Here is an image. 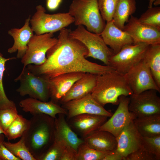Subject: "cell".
Here are the masks:
<instances>
[{
  "label": "cell",
  "mask_w": 160,
  "mask_h": 160,
  "mask_svg": "<svg viewBox=\"0 0 160 160\" xmlns=\"http://www.w3.org/2000/svg\"><path fill=\"white\" fill-rule=\"evenodd\" d=\"M71 30L64 28L60 31L57 42L47 51L45 62L40 65L26 66L34 74L49 79L64 73L81 72L96 75L115 71L112 67L103 65L87 60L86 46L69 35Z\"/></svg>",
  "instance_id": "obj_1"
},
{
  "label": "cell",
  "mask_w": 160,
  "mask_h": 160,
  "mask_svg": "<svg viewBox=\"0 0 160 160\" xmlns=\"http://www.w3.org/2000/svg\"><path fill=\"white\" fill-rule=\"evenodd\" d=\"M23 135L26 145L36 160L48 148L55 139L54 118L39 114L33 115Z\"/></svg>",
  "instance_id": "obj_2"
},
{
  "label": "cell",
  "mask_w": 160,
  "mask_h": 160,
  "mask_svg": "<svg viewBox=\"0 0 160 160\" xmlns=\"http://www.w3.org/2000/svg\"><path fill=\"white\" fill-rule=\"evenodd\" d=\"M133 93L124 75L115 70L97 75L96 85L91 94L104 107L108 103L118 105L120 96H129Z\"/></svg>",
  "instance_id": "obj_3"
},
{
  "label": "cell",
  "mask_w": 160,
  "mask_h": 160,
  "mask_svg": "<svg viewBox=\"0 0 160 160\" xmlns=\"http://www.w3.org/2000/svg\"><path fill=\"white\" fill-rule=\"evenodd\" d=\"M68 12L74 18L75 25L85 26L90 32L100 35L105 25L98 0H73Z\"/></svg>",
  "instance_id": "obj_4"
},
{
  "label": "cell",
  "mask_w": 160,
  "mask_h": 160,
  "mask_svg": "<svg viewBox=\"0 0 160 160\" xmlns=\"http://www.w3.org/2000/svg\"><path fill=\"white\" fill-rule=\"evenodd\" d=\"M36 9L30 22L32 30L36 35L54 33L74 23V18L68 12L48 14L41 5L37 6Z\"/></svg>",
  "instance_id": "obj_5"
},
{
  "label": "cell",
  "mask_w": 160,
  "mask_h": 160,
  "mask_svg": "<svg viewBox=\"0 0 160 160\" xmlns=\"http://www.w3.org/2000/svg\"><path fill=\"white\" fill-rule=\"evenodd\" d=\"M69 35L82 42L88 49L86 57H92L109 66L110 58L114 54L112 50L105 43L100 35L90 32L82 25L77 26L74 30H70Z\"/></svg>",
  "instance_id": "obj_6"
},
{
  "label": "cell",
  "mask_w": 160,
  "mask_h": 160,
  "mask_svg": "<svg viewBox=\"0 0 160 160\" xmlns=\"http://www.w3.org/2000/svg\"><path fill=\"white\" fill-rule=\"evenodd\" d=\"M15 81L20 82L16 91L21 96L28 95L30 97L43 101H48L50 98L49 79L34 74L26 66L23 69Z\"/></svg>",
  "instance_id": "obj_7"
},
{
  "label": "cell",
  "mask_w": 160,
  "mask_h": 160,
  "mask_svg": "<svg viewBox=\"0 0 160 160\" xmlns=\"http://www.w3.org/2000/svg\"><path fill=\"white\" fill-rule=\"evenodd\" d=\"M148 46L144 43L125 46L110 58L109 66L118 72L125 74L143 59Z\"/></svg>",
  "instance_id": "obj_8"
},
{
  "label": "cell",
  "mask_w": 160,
  "mask_h": 160,
  "mask_svg": "<svg viewBox=\"0 0 160 160\" xmlns=\"http://www.w3.org/2000/svg\"><path fill=\"white\" fill-rule=\"evenodd\" d=\"M53 33L33 35L28 44L26 52L21 60V63L24 65L23 69L29 64L40 65L45 62L47 51L57 41V38L53 37Z\"/></svg>",
  "instance_id": "obj_9"
},
{
  "label": "cell",
  "mask_w": 160,
  "mask_h": 160,
  "mask_svg": "<svg viewBox=\"0 0 160 160\" xmlns=\"http://www.w3.org/2000/svg\"><path fill=\"white\" fill-rule=\"evenodd\" d=\"M133 93L138 94L143 91L154 89L160 92L150 69L143 59L124 74Z\"/></svg>",
  "instance_id": "obj_10"
},
{
  "label": "cell",
  "mask_w": 160,
  "mask_h": 160,
  "mask_svg": "<svg viewBox=\"0 0 160 160\" xmlns=\"http://www.w3.org/2000/svg\"><path fill=\"white\" fill-rule=\"evenodd\" d=\"M154 89L143 91L129 96V110L137 117L160 114V98Z\"/></svg>",
  "instance_id": "obj_11"
},
{
  "label": "cell",
  "mask_w": 160,
  "mask_h": 160,
  "mask_svg": "<svg viewBox=\"0 0 160 160\" xmlns=\"http://www.w3.org/2000/svg\"><path fill=\"white\" fill-rule=\"evenodd\" d=\"M127 97L122 95L119 97L116 110L98 130L108 131L116 137L123 128L137 117L129 110V98Z\"/></svg>",
  "instance_id": "obj_12"
},
{
  "label": "cell",
  "mask_w": 160,
  "mask_h": 160,
  "mask_svg": "<svg viewBox=\"0 0 160 160\" xmlns=\"http://www.w3.org/2000/svg\"><path fill=\"white\" fill-rule=\"evenodd\" d=\"M67 112V120L76 116L89 114L110 117L112 113L106 110L93 98L91 93L62 104Z\"/></svg>",
  "instance_id": "obj_13"
},
{
  "label": "cell",
  "mask_w": 160,
  "mask_h": 160,
  "mask_svg": "<svg viewBox=\"0 0 160 160\" xmlns=\"http://www.w3.org/2000/svg\"><path fill=\"white\" fill-rule=\"evenodd\" d=\"M123 30L132 37L133 44H160V30L141 23L137 18L132 15L130 16Z\"/></svg>",
  "instance_id": "obj_14"
},
{
  "label": "cell",
  "mask_w": 160,
  "mask_h": 160,
  "mask_svg": "<svg viewBox=\"0 0 160 160\" xmlns=\"http://www.w3.org/2000/svg\"><path fill=\"white\" fill-rule=\"evenodd\" d=\"M116 151L124 158L141 148L142 137L139 133L133 121L128 124L116 137Z\"/></svg>",
  "instance_id": "obj_15"
},
{
  "label": "cell",
  "mask_w": 160,
  "mask_h": 160,
  "mask_svg": "<svg viewBox=\"0 0 160 160\" xmlns=\"http://www.w3.org/2000/svg\"><path fill=\"white\" fill-rule=\"evenodd\" d=\"M85 73L77 72L63 74L49 79L51 100L57 104L73 84Z\"/></svg>",
  "instance_id": "obj_16"
},
{
  "label": "cell",
  "mask_w": 160,
  "mask_h": 160,
  "mask_svg": "<svg viewBox=\"0 0 160 160\" xmlns=\"http://www.w3.org/2000/svg\"><path fill=\"white\" fill-rule=\"evenodd\" d=\"M108 117L103 116L83 114L74 116L68 120L72 129L83 138L98 130L107 120Z\"/></svg>",
  "instance_id": "obj_17"
},
{
  "label": "cell",
  "mask_w": 160,
  "mask_h": 160,
  "mask_svg": "<svg viewBox=\"0 0 160 160\" xmlns=\"http://www.w3.org/2000/svg\"><path fill=\"white\" fill-rule=\"evenodd\" d=\"M100 35L105 44L112 50L114 54L118 52L125 46L133 44V40L130 36L117 27L112 20L106 22Z\"/></svg>",
  "instance_id": "obj_18"
},
{
  "label": "cell",
  "mask_w": 160,
  "mask_h": 160,
  "mask_svg": "<svg viewBox=\"0 0 160 160\" xmlns=\"http://www.w3.org/2000/svg\"><path fill=\"white\" fill-rule=\"evenodd\" d=\"M19 105L23 111L32 115L43 114L55 119L59 113L66 115L67 113L62 106L51 100L43 101L30 97L20 101Z\"/></svg>",
  "instance_id": "obj_19"
},
{
  "label": "cell",
  "mask_w": 160,
  "mask_h": 160,
  "mask_svg": "<svg viewBox=\"0 0 160 160\" xmlns=\"http://www.w3.org/2000/svg\"><path fill=\"white\" fill-rule=\"evenodd\" d=\"M30 16L27 18L23 26L20 28H13L9 30L8 34L12 37L14 43L8 49V52L11 54L17 52L16 58L22 59L27 49L28 44L33 34L30 25Z\"/></svg>",
  "instance_id": "obj_20"
},
{
  "label": "cell",
  "mask_w": 160,
  "mask_h": 160,
  "mask_svg": "<svg viewBox=\"0 0 160 160\" xmlns=\"http://www.w3.org/2000/svg\"><path fill=\"white\" fill-rule=\"evenodd\" d=\"M54 119L55 140L71 146L77 151L79 145L84 142L73 130L65 119V114L59 113Z\"/></svg>",
  "instance_id": "obj_21"
},
{
  "label": "cell",
  "mask_w": 160,
  "mask_h": 160,
  "mask_svg": "<svg viewBox=\"0 0 160 160\" xmlns=\"http://www.w3.org/2000/svg\"><path fill=\"white\" fill-rule=\"evenodd\" d=\"M97 75L85 73L72 86L60 102L63 104L71 100L81 98L92 92L95 87Z\"/></svg>",
  "instance_id": "obj_22"
},
{
  "label": "cell",
  "mask_w": 160,
  "mask_h": 160,
  "mask_svg": "<svg viewBox=\"0 0 160 160\" xmlns=\"http://www.w3.org/2000/svg\"><path fill=\"white\" fill-rule=\"evenodd\" d=\"M89 147L102 152H109L116 150V137L110 132L97 130L82 139Z\"/></svg>",
  "instance_id": "obj_23"
},
{
  "label": "cell",
  "mask_w": 160,
  "mask_h": 160,
  "mask_svg": "<svg viewBox=\"0 0 160 160\" xmlns=\"http://www.w3.org/2000/svg\"><path fill=\"white\" fill-rule=\"evenodd\" d=\"M137 130L143 137L160 135V114L137 117L133 121Z\"/></svg>",
  "instance_id": "obj_24"
},
{
  "label": "cell",
  "mask_w": 160,
  "mask_h": 160,
  "mask_svg": "<svg viewBox=\"0 0 160 160\" xmlns=\"http://www.w3.org/2000/svg\"><path fill=\"white\" fill-rule=\"evenodd\" d=\"M136 10L135 0H119L112 19L114 24L119 29L123 30L125 23L128 22L129 17Z\"/></svg>",
  "instance_id": "obj_25"
},
{
  "label": "cell",
  "mask_w": 160,
  "mask_h": 160,
  "mask_svg": "<svg viewBox=\"0 0 160 160\" xmlns=\"http://www.w3.org/2000/svg\"><path fill=\"white\" fill-rule=\"evenodd\" d=\"M143 59L148 64L156 84L160 88V44L149 45Z\"/></svg>",
  "instance_id": "obj_26"
},
{
  "label": "cell",
  "mask_w": 160,
  "mask_h": 160,
  "mask_svg": "<svg viewBox=\"0 0 160 160\" xmlns=\"http://www.w3.org/2000/svg\"><path fill=\"white\" fill-rule=\"evenodd\" d=\"M29 120L18 114L17 116L5 131L4 135L8 140L22 137L28 129Z\"/></svg>",
  "instance_id": "obj_27"
},
{
  "label": "cell",
  "mask_w": 160,
  "mask_h": 160,
  "mask_svg": "<svg viewBox=\"0 0 160 160\" xmlns=\"http://www.w3.org/2000/svg\"><path fill=\"white\" fill-rule=\"evenodd\" d=\"M3 143L9 151L20 160H36L26 146L23 136L15 143L5 141Z\"/></svg>",
  "instance_id": "obj_28"
},
{
  "label": "cell",
  "mask_w": 160,
  "mask_h": 160,
  "mask_svg": "<svg viewBox=\"0 0 160 160\" xmlns=\"http://www.w3.org/2000/svg\"><path fill=\"white\" fill-rule=\"evenodd\" d=\"M16 58L15 57L5 58L0 52V110L16 106L14 102L9 100L7 97L4 91L2 80L6 62Z\"/></svg>",
  "instance_id": "obj_29"
},
{
  "label": "cell",
  "mask_w": 160,
  "mask_h": 160,
  "mask_svg": "<svg viewBox=\"0 0 160 160\" xmlns=\"http://www.w3.org/2000/svg\"><path fill=\"white\" fill-rule=\"evenodd\" d=\"M109 152H102L92 148L84 141L78 147L77 160H102Z\"/></svg>",
  "instance_id": "obj_30"
},
{
  "label": "cell",
  "mask_w": 160,
  "mask_h": 160,
  "mask_svg": "<svg viewBox=\"0 0 160 160\" xmlns=\"http://www.w3.org/2000/svg\"><path fill=\"white\" fill-rule=\"evenodd\" d=\"M138 19L141 23L160 30V7L148 8Z\"/></svg>",
  "instance_id": "obj_31"
},
{
  "label": "cell",
  "mask_w": 160,
  "mask_h": 160,
  "mask_svg": "<svg viewBox=\"0 0 160 160\" xmlns=\"http://www.w3.org/2000/svg\"><path fill=\"white\" fill-rule=\"evenodd\" d=\"M66 146L62 142L54 139L53 143L37 160H60Z\"/></svg>",
  "instance_id": "obj_32"
},
{
  "label": "cell",
  "mask_w": 160,
  "mask_h": 160,
  "mask_svg": "<svg viewBox=\"0 0 160 160\" xmlns=\"http://www.w3.org/2000/svg\"><path fill=\"white\" fill-rule=\"evenodd\" d=\"M119 0H98L99 9L101 15L106 22L112 20Z\"/></svg>",
  "instance_id": "obj_33"
},
{
  "label": "cell",
  "mask_w": 160,
  "mask_h": 160,
  "mask_svg": "<svg viewBox=\"0 0 160 160\" xmlns=\"http://www.w3.org/2000/svg\"><path fill=\"white\" fill-rule=\"evenodd\" d=\"M141 148L155 155L160 160V135L152 137H143Z\"/></svg>",
  "instance_id": "obj_34"
},
{
  "label": "cell",
  "mask_w": 160,
  "mask_h": 160,
  "mask_svg": "<svg viewBox=\"0 0 160 160\" xmlns=\"http://www.w3.org/2000/svg\"><path fill=\"white\" fill-rule=\"evenodd\" d=\"M18 115L16 106L0 110V125L5 132Z\"/></svg>",
  "instance_id": "obj_35"
},
{
  "label": "cell",
  "mask_w": 160,
  "mask_h": 160,
  "mask_svg": "<svg viewBox=\"0 0 160 160\" xmlns=\"http://www.w3.org/2000/svg\"><path fill=\"white\" fill-rule=\"evenodd\" d=\"M125 160H158L156 156L141 148L127 155Z\"/></svg>",
  "instance_id": "obj_36"
},
{
  "label": "cell",
  "mask_w": 160,
  "mask_h": 160,
  "mask_svg": "<svg viewBox=\"0 0 160 160\" xmlns=\"http://www.w3.org/2000/svg\"><path fill=\"white\" fill-rule=\"evenodd\" d=\"M4 134L0 135V160H20L13 155L7 149L4 144Z\"/></svg>",
  "instance_id": "obj_37"
},
{
  "label": "cell",
  "mask_w": 160,
  "mask_h": 160,
  "mask_svg": "<svg viewBox=\"0 0 160 160\" xmlns=\"http://www.w3.org/2000/svg\"><path fill=\"white\" fill-rule=\"evenodd\" d=\"M77 151L71 146H65L60 160H77Z\"/></svg>",
  "instance_id": "obj_38"
},
{
  "label": "cell",
  "mask_w": 160,
  "mask_h": 160,
  "mask_svg": "<svg viewBox=\"0 0 160 160\" xmlns=\"http://www.w3.org/2000/svg\"><path fill=\"white\" fill-rule=\"evenodd\" d=\"M102 160H124V158L115 150L109 152Z\"/></svg>",
  "instance_id": "obj_39"
},
{
  "label": "cell",
  "mask_w": 160,
  "mask_h": 160,
  "mask_svg": "<svg viewBox=\"0 0 160 160\" xmlns=\"http://www.w3.org/2000/svg\"><path fill=\"white\" fill-rule=\"evenodd\" d=\"M62 1L63 0H46L47 8L49 11L55 10L59 8Z\"/></svg>",
  "instance_id": "obj_40"
},
{
  "label": "cell",
  "mask_w": 160,
  "mask_h": 160,
  "mask_svg": "<svg viewBox=\"0 0 160 160\" xmlns=\"http://www.w3.org/2000/svg\"><path fill=\"white\" fill-rule=\"evenodd\" d=\"M148 8L152 7L154 4L155 6H158L160 4V0H148Z\"/></svg>",
  "instance_id": "obj_41"
},
{
  "label": "cell",
  "mask_w": 160,
  "mask_h": 160,
  "mask_svg": "<svg viewBox=\"0 0 160 160\" xmlns=\"http://www.w3.org/2000/svg\"><path fill=\"white\" fill-rule=\"evenodd\" d=\"M5 133V132L3 130V129H2V128L0 125V135L1 134H3L4 135Z\"/></svg>",
  "instance_id": "obj_42"
}]
</instances>
